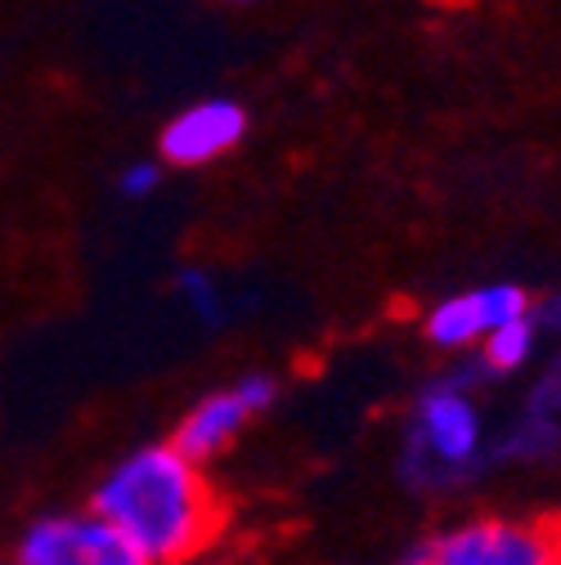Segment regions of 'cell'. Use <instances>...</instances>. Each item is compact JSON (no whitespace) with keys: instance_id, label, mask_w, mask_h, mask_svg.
<instances>
[{"instance_id":"obj_1","label":"cell","mask_w":561,"mask_h":565,"mask_svg":"<svg viewBox=\"0 0 561 565\" xmlns=\"http://www.w3.org/2000/svg\"><path fill=\"white\" fill-rule=\"evenodd\" d=\"M91 508L113 521L149 565H180L221 534L212 480L171 440L130 449L99 480Z\"/></svg>"},{"instance_id":"obj_2","label":"cell","mask_w":561,"mask_h":565,"mask_svg":"<svg viewBox=\"0 0 561 565\" xmlns=\"http://www.w3.org/2000/svg\"><path fill=\"white\" fill-rule=\"evenodd\" d=\"M480 458V417L467 391L458 386H427L413 408V427L404 445V480L441 489L463 480Z\"/></svg>"},{"instance_id":"obj_3","label":"cell","mask_w":561,"mask_h":565,"mask_svg":"<svg viewBox=\"0 0 561 565\" xmlns=\"http://www.w3.org/2000/svg\"><path fill=\"white\" fill-rule=\"evenodd\" d=\"M14 565H149V561L135 552V543L113 521L86 508V512L36 516L14 547Z\"/></svg>"},{"instance_id":"obj_4","label":"cell","mask_w":561,"mask_h":565,"mask_svg":"<svg viewBox=\"0 0 561 565\" xmlns=\"http://www.w3.org/2000/svg\"><path fill=\"white\" fill-rule=\"evenodd\" d=\"M436 565H561V516L472 521L432 543Z\"/></svg>"},{"instance_id":"obj_5","label":"cell","mask_w":561,"mask_h":565,"mask_svg":"<svg viewBox=\"0 0 561 565\" xmlns=\"http://www.w3.org/2000/svg\"><path fill=\"white\" fill-rule=\"evenodd\" d=\"M274 399H278V382H274V377H265V373L239 377V382L225 386V391L202 395V399L176 422L171 445H176L189 462L202 467V462L221 458V454L247 431V422H256Z\"/></svg>"},{"instance_id":"obj_6","label":"cell","mask_w":561,"mask_h":565,"mask_svg":"<svg viewBox=\"0 0 561 565\" xmlns=\"http://www.w3.org/2000/svg\"><path fill=\"white\" fill-rule=\"evenodd\" d=\"M243 135H247V108L230 95H212V99H198V104L180 108L162 126L158 153L167 167L193 171V167H212L216 158L239 149Z\"/></svg>"},{"instance_id":"obj_7","label":"cell","mask_w":561,"mask_h":565,"mask_svg":"<svg viewBox=\"0 0 561 565\" xmlns=\"http://www.w3.org/2000/svg\"><path fill=\"white\" fill-rule=\"evenodd\" d=\"M526 315H530V301L521 288H512V282H489V288L458 292V297L441 301L427 315V337L441 350H454V345L485 341L489 332H499L504 323L526 319Z\"/></svg>"},{"instance_id":"obj_8","label":"cell","mask_w":561,"mask_h":565,"mask_svg":"<svg viewBox=\"0 0 561 565\" xmlns=\"http://www.w3.org/2000/svg\"><path fill=\"white\" fill-rule=\"evenodd\" d=\"M530 350H534V319L526 315V319H512L480 341V364L489 373H512L530 360Z\"/></svg>"},{"instance_id":"obj_9","label":"cell","mask_w":561,"mask_h":565,"mask_svg":"<svg viewBox=\"0 0 561 565\" xmlns=\"http://www.w3.org/2000/svg\"><path fill=\"white\" fill-rule=\"evenodd\" d=\"M176 292L184 297V306H189L202 323H221L225 297H221V288H216V278H207L202 269H184V274L176 278Z\"/></svg>"},{"instance_id":"obj_10","label":"cell","mask_w":561,"mask_h":565,"mask_svg":"<svg viewBox=\"0 0 561 565\" xmlns=\"http://www.w3.org/2000/svg\"><path fill=\"white\" fill-rule=\"evenodd\" d=\"M557 445H561V427H557V422H552V417H534V413H530L499 454H512V458H548Z\"/></svg>"},{"instance_id":"obj_11","label":"cell","mask_w":561,"mask_h":565,"mask_svg":"<svg viewBox=\"0 0 561 565\" xmlns=\"http://www.w3.org/2000/svg\"><path fill=\"white\" fill-rule=\"evenodd\" d=\"M158 184H162V167H158V162H130V167L117 175V193L130 198V202L158 193Z\"/></svg>"},{"instance_id":"obj_12","label":"cell","mask_w":561,"mask_h":565,"mask_svg":"<svg viewBox=\"0 0 561 565\" xmlns=\"http://www.w3.org/2000/svg\"><path fill=\"white\" fill-rule=\"evenodd\" d=\"M395 565H436V556H432V547H417V552H409V556L395 561Z\"/></svg>"}]
</instances>
